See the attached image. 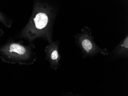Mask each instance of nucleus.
Instances as JSON below:
<instances>
[{
	"instance_id": "obj_1",
	"label": "nucleus",
	"mask_w": 128,
	"mask_h": 96,
	"mask_svg": "<svg viewBox=\"0 0 128 96\" xmlns=\"http://www.w3.org/2000/svg\"><path fill=\"white\" fill-rule=\"evenodd\" d=\"M58 8L49 1H34L33 11L26 25L19 32V39H24L30 43L38 38L53 42V27Z\"/></svg>"
},
{
	"instance_id": "obj_2",
	"label": "nucleus",
	"mask_w": 128,
	"mask_h": 96,
	"mask_svg": "<svg viewBox=\"0 0 128 96\" xmlns=\"http://www.w3.org/2000/svg\"><path fill=\"white\" fill-rule=\"evenodd\" d=\"M35 48L34 43L26 45L22 41L9 40L0 46V58L9 64L33 65L37 59Z\"/></svg>"
},
{
	"instance_id": "obj_3",
	"label": "nucleus",
	"mask_w": 128,
	"mask_h": 96,
	"mask_svg": "<svg viewBox=\"0 0 128 96\" xmlns=\"http://www.w3.org/2000/svg\"><path fill=\"white\" fill-rule=\"evenodd\" d=\"M94 39L91 29L88 26L84 27L80 32L75 35V42L81 50L83 57H92L98 53L108 55V50L106 48L102 49L98 47Z\"/></svg>"
},
{
	"instance_id": "obj_4",
	"label": "nucleus",
	"mask_w": 128,
	"mask_h": 96,
	"mask_svg": "<svg viewBox=\"0 0 128 96\" xmlns=\"http://www.w3.org/2000/svg\"><path fill=\"white\" fill-rule=\"evenodd\" d=\"M60 45L59 40L53 41L44 49L45 59L49 63L51 68L54 70H57L61 66L60 60L62 56L59 52Z\"/></svg>"
},
{
	"instance_id": "obj_5",
	"label": "nucleus",
	"mask_w": 128,
	"mask_h": 96,
	"mask_svg": "<svg viewBox=\"0 0 128 96\" xmlns=\"http://www.w3.org/2000/svg\"><path fill=\"white\" fill-rule=\"evenodd\" d=\"M114 53L116 56L118 57L128 58V36H126L121 41L114 50Z\"/></svg>"
},
{
	"instance_id": "obj_6",
	"label": "nucleus",
	"mask_w": 128,
	"mask_h": 96,
	"mask_svg": "<svg viewBox=\"0 0 128 96\" xmlns=\"http://www.w3.org/2000/svg\"><path fill=\"white\" fill-rule=\"evenodd\" d=\"M0 22L8 28H10L13 24V21L6 14L0 11Z\"/></svg>"
},
{
	"instance_id": "obj_7",
	"label": "nucleus",
	"mask_w": 128,
	"mask_h": 96,
	"mask_svg": "<svg viewBox=\"0 0 128 96\" xmlns=\"http://www.w3.org/2000/svg\"><path fill=\"white\" fill-rule=\"evenodd\" d=\"M4 34V32L3 30L0 28V38Z\"/></svg>"
},
{
	"instance_id": "obj_8",
	"label": "nucleus",
	"mask_w": 128,
	"mask_h": 96,
	"mask_svg": "<svg viewBox=\"0 0 128 96\" xmlns=\"http://www.w3.org/2000/svg\"><path fill=\"white\" fill-rule=\"evenodd\" d=\"M82 96V95H80V94H76V95H70V96Z\"/></svg>"
}]
</instances>
